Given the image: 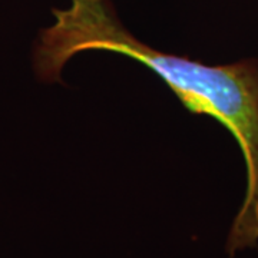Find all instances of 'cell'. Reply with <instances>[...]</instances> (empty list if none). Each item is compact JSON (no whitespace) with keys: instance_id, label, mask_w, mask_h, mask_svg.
I'll use <instances>...</instances> for the list:
<instances>
[{"instance_id":"obj_1","label":"cell","mask_w":258,"mask_h":258,"mask_svg":"<svg viewBox=\"0 0 258 258\" xmlns=\"http://www.w3.org/2000/svg\"><path fill=\"white\" fill-rule=\"evenodd\" d=\"M55 22L43 29L33 52L36 76L62 82L60 72L86 50L119 53L148 66L194 115L218 120L240 147L247 168V191L232 224L227 249L252 247L258 241V60L245 59L208 66L186 56L148 46L122 25L111 0H71L53 9Z\"/></svg>"}]
</instances>
